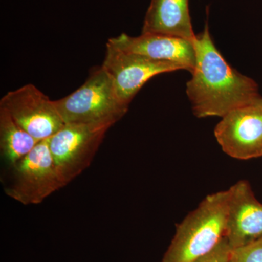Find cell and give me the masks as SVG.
Returning a JSON list of instances; mask_svg holds the SVG:
<instances>
[{"mask_svg":"<svg viewBox=\"0 0 262 262\" xmlns=\"http://www.w3.org/2000/svg\"><path fill=\"white\" fill-rule=\"evenodd\" d=\"M108 42L122 51L150 59L177 63L190 72L195 67L194 42L182 38L156 34H141L138 37H131L122 34L108 39Z\"/></svg>","mask_w":262,"mask_h":262,"instance_id":"30bf717a","label":"cell"},{"mask_svg":"<svg viewBox=\"0 0 262 262\" xmlns=\"http://www.w3.org/2000/svg\"><path fill=\"white\" fill-rule=\"evenodd\" d=\"M142 34L182 38L194 42L189 0H151L143 25Z\"/></svg>","mask_w":262,"mask_h":262,"instance_id":"8fae6325","label":"cell"},{"mask_svg":"<svg viewBox=\"0 0 262 262\" xmlns=\"http://www.w3.org/2000/svg\"><path fill=\"white\" fill-rule=\"evenodd\" d=\"M228 262H237V261L236 260V258L234 257L233 254H232Z\"/></svg>","mask_w":262,"mask_h":262,"instance_id":"9a60e30c","label":"cell"},{"mask_svg":"<svg viewBox=\"0 0 262 262\" xmlns=\"http://www.w3.org/2000/svg\"><path fill=\"white\" fill-rule=\"evenodd\" d=\"M221 118L214 135L226 154L241 160L262 157V98Z\"/></svg>","mask_w":262,"mask_h":262,"instance_id":"52a82bcc","label":"cell"},{"mask_svg":"<svg viewBox=\"0 0 262 262\" xmlns=\"http://www.w3.org/2000/svg\"><path fill=\"white\" fill-rule=\"evenodd\" d=\"M232 251L233 250L231 248L228 241L224 237L211 252L194 262H228L232 256Z\"/></svg>","mask_w":262,"mask_h":262,"instance_id":"5bb4252c","label":"cell"},{"mask_svg":"<svg viewBox=\"0 0 262 262\" xmlns=\"http://www.w3.org/2000/svg\"><path fill=\"white\" fill-rule=\"evenodd\" d=\"M54 103L65 124L111 127L125 116L129 107L119 98L111 77L102 67L93 71L78 89Z\"/></svg>","mask_w":262,"mask_h":262,"instance_id":"3957f363","label":"cell"},{"mask_svg":"<svg viewBox=\"0 0 262 262\" xmlns=\"http://www.w3.org/2000/svg\"><path fill=\"white\" fill-rule=\"evenodd\" d=\"M12 169V179L5 192L26 205L42 203L53 192L64 187L57 172L48 139L40 141Z\"/></svg>","mask_w":262,"mask_h":262,"instance_id":"5b68a950","label":"cell"},{"mask_svg":"<svg viewBox=\"0 0 262 262\" xmlns=\"http://www.w3.org/2000/svg\"><path fill=\"white\" fill-rule=\"evenodd\" d=\"M110 127L64 124L48 139L53 163L64 187L89 168Z\"/></svg>","mask_w":262,"mask_h":262,"instance_id":"277c9868","label":"cell"},{"mask_svg":"<svg viewBox=\"0 0 262 262\" xmlns=\"http://www.w3.org/2000/svg\"><path fill=\"white\" fill-rule=\"evenodd\" d=\"M101 67L111 77L119 98L128 106L141 88L153 77L185 70L182 66L177 63L155 61L122 51L108 42Z\"/></svg>","mask_w":262,"mask_h":262,"instance_id":"ba28073f","label":"cell"},{"mask_svg":"<svg viewBox=\"0 0 262 262\" xmlns=\"http://www.w3.org/2000/svg\"><path fill=\"white\" fill-rule=\"evenodd\" d=\"M229 190L225 237L235 250L262 237V203L247 181H239Z\"/></svg>","mask_w":262,"mask_h":262,"instance_id":"9c48e42d","label":"cell"},{"mask_svg":"<svg viewBox=\"0 0 262 262\" xmlns=\"http://www.w3.org/2000/svg\"><path fill=\"white\" fill-rule=\"evenodd\" d=\"M38 142L0 108V150L2 158L10 168L27 156Z\"/></svg>","mask_w":262,"mask_h":262,"instance_id":"7c38bea8","label":"cell"},{"mask_svg":"<svg viewBox=\"0 0 262 262\" xmlns=\"http://www.w3.org/2000/svg\"><path fill=\"white\" fill-rule=\"evenodd\" d=\"M237 262H262V237L232 251Z\"/></svg>","mask_w":262,"mask_h":262,"instance_id":"4fadbf2b","label":"cell"},{"mask_svg":"<svg viewBox=\"0 0 262 262\" xmlns=\"http://www.w3.org/2000/svg\"><path fill=\"white\" fill-rule=\"evenodd\" d=\"M229 190L207 196L177 232L162 262H194L211 252L225 237Z\"/></svg>","mask_w":262,"mask_h":262,"instance_id":"7a4b0ae2","label":"cell"},{"mask_svg":"<svg viewBox=\"0 0 262 262\" xmlns=\"http://www.w3.org/2000/svg\"><path fill=\"white\" fill-rule=\"evenodd\" d=\"M0 108L39 141L50 139L65 124L54 101L32 84L7 93L0 101Z\"/></svg>","mask_w":262,"mask_h":262,"instance_id":"8992f818","label":"cell"},{"mask_svg":"<svg viewBox=\"0 0 262 262\" xmlns=\"http://www.w3.org/2000/svg\"><path fill=\"white\" fill-rule=\"evenodd\" d=\"M194 46L195 67L186 92L196 117H222L262 98L257 83L232 68L215 47L208 23Z\"/></svg>","mask_w":262,"mask_h":262,"instance_id":"6da1fadb","label":"cell"}]
</instances>
